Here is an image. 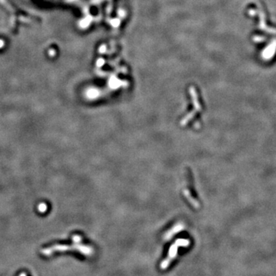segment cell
<instances>
[{
  "mask_svg": "<svg viewBox=\"0 0 276 276\" xmlns=\"http://www.w3.org/2000/svg\"><path fill=\"white\" fill-rule=\"evenodd\" d=\"M74 244L71 246L67 245H56L51 248H47L42 249L41 252L45 256H50L51 254L55 252H65L68 250H77L85 256H92L94 254V249L90 246L81 245V238L79 236H73Z\"/></svg>",
  "mask_w": 276,
  "mask_h": 276,
  "instance_id": "obj_1",
  "label": "cell"
},
{
  "mask_svg": "<svg viewBox=\"0 0 276 276\" xmlns=\"http://www.w3.org/2000/svg\"><path fill=\"white\" fill-rule=\"evenodd\" d=\"M190 244V241L187 239H178L176 240V242L173 244V246H171L169 250L168 256L166 257V259L164 261H162V263L160 265L161 269H166L169 266V265L170 264V262L173 261V259H175L177 256V251L178 248L180 247H187Z\"/></svg>",
  "mask_w": 276,
  "mask_h": 276,
  "instance_id": "obj_2",
  "label": "cell"
},
{
  "mask_svg": "<svg viewBox=\"0 0 276 276\" xmlns=\"http://www.w3.org/2000/svg\"><path fill=\"white\" fill-rule=\"evenodd\" d=\"M19 276H26V275H25V273H22Z\"/></svg>",
  "mask_w": 276,
  "mask_h": 276,
  "instance_id": "obj_4",
  "label": "cell"
},
{
  "mask_svg": "<svg viewBox=\"0 0 276 276\" xmlns=\"http://www.w3.org/2000/svg\"><path fill=\"white\" fill-rule=\"evenodd\" d=\"M3 45V42L2 40H0V48H1Z\"/></svg>",
  "mask_w": 276,
  "mask_h": 276,
  "instance_id": "obj_3",
  "label": "cell"
}]
</instances>
